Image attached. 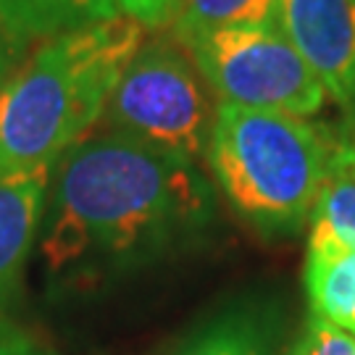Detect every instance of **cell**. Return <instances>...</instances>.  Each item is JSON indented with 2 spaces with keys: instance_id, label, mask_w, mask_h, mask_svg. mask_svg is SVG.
I'll list each match as a JSON object with an SVG mask.
<instances>
[{
  "instance_id": "cell-1",
  "label": "cell",
  "mask_w": 355,
  "mask_h": 355,
  "mask_svg": "<svg viewBox=\"0 0 355 355\" xmlns=\"http://www.w3.org/2000/svg\"><path fill=\"white\" fill-rule=\"evenodd\" d=\"M214 216V190L192 164L103 132L58 158L40 253L53 274L137 266L190 240Z\"/></svg>"
},
{
  "instance_id": "cell-2",
  "label": "cell",
  "mask_w": 355,
  "mask_h": 355,
  "mask_svg": "<svg viewBox=\"0 0 355 355\" xmlns=\"http://www.w3.org/2000/svg\"><path fill=\"white\" fill-rule=\"evenodd\" d=\"M142 42L124 13L42 40L0 89V171L53 166L87 140Z\"/></svg>"
},
{
  "instance_id": "cell-3",
  "label": "cell",
  "mask_w": 355,
  "mask_h": 355,
  "mask_svg": "<svg viewBox=\"0 0 355 355\" xmlns=\"http://www.w3.org/2000/svg\"><path fill=\"white\" fill-rule=\"evenodd\" d=\"M331 135L303 116L218 103L205 148L229 205L263 234L311 221Z\"/></svg>"
},
{
  "instance_id": "cell-4",
  "label": "cell",
  "mask_w": 355,
  "mask_h": 355,
  "mask_svg": "<svg viewBox=\"0 0 355 355\" xmlns=\"http://www.w3.org/2000/svg\"><path fill=\"white\" fill-rule=\"evenodd\" d=\"M208 85L177 40L142 42L103 111L105 132L184 164L205 158L216 108Z\"/></svg>"
},
{
  "instance_id": "cell-5",
  "label": "cell",
  "mask_w": 355,
  "mask_h": 355,
  "mask_svg": "<svg viewBox=\"0 0 355 355\" xmlns=\"http://www.w3.org/2000/svg\"><path fill=\"white\" fill-rule=\"evenodd\" d=\"M218 103L282 114H318L327 89L279 26L218 29L187 45Z\"/></svg>"
},
{
  "instance_id": "cell-6",
  "label": "cell",
  "mask_w": 355,
  "mask_h": 355,
  "mask_svg": "<svg viewBox=\"0 0 355 355\" xmlns=\"http://www.w3.org/2000/svg\"><path fill=\"white\" fill-rule=\"evenodd\" d=\"M274 24L355 127V0H277Z\"/></svg>"
},
{
  "instance_id": "cell-7",
  "label": "cell",
  "mask_w": 355,
  "mask_h": 355,
  "mask_svg": "<svg viewBox=\"0 0 355 355\" xmlns=\"http://www.w3.org/2000/svg\"><path fill=\"white\" fill-rule=\"evenodd\" d=\"M53 166L0 171V324L21 290L26 258L45 214Z\"/></svg>"
},
{
  "instance_id": "cell-8",
  "label": "cell",
  "mask_w": 355,
  "mask_h": 355,
  "mask_svg": "<svg viewBox=\"0 0 355 355\" xmlns=\"http://www.w3.org/2000/svg\"><path fill=\"white\" fill-rule=\"evenodd\" d=\"M305 292L313 316L355 334V242L311 224Z\"/></svg>"
},
{
  "instance_id": "cell-9",
  "label": "cell",
  "mask_w": 355,
  "mask_h": 355,
  "mask_svg": "<svg viewBox=\"0 0 355 355\" xmlns=\"http://www.w3.org/2000/svg\"><path fill=\"white\" fill-rule=\"evenodd\" d=\"M119 16L114 0H0V24L21 45Z\"/></svg>"
},
{
  "instance_id": "cell-10",
  "label": "cell",
  "mask_w": 355,
  "mask_h": 355,
  "mask_svg": "<svg viewBox=\"0 0 355 355\" xmlns=\"http://www.w3.org/2000/svg\"><path fill=\"white\" fill-rule=\"evenodd\" d=\"M343 132L345 135H331L327 171L321 179L311 224L355 242V140L347 129Z\"/></svg>"
},
{
  "instance_id": "cell-11",
  "label": "cell",
  "mask_w": 355,
  "mask_h": 355,
  "mask_svg": "<svg viewBox=\"0 0 355 355\" xmlns=\"http://www.w3.org/2000/svg\"><path fill=\"white\" fill-rule=\"evenodd\" d=\"M277 0H184L171 21V37L192 45L218 29L277 26Z\"/></svg>"
},
{
  "instance_id": "cell-12",
  "label": "cell",
  "mask_w": 355,
  "mask_h": 355,
  "mask_svg": "<svg viewBox=\"0 0 355 355\" xmlns=\"http://www.w3.org/2000/svg\"><path fill=\"white\" fill-rule=\"evenodd\" d=\"M174 355H271V334L258 313L229 311L200 327Z\"/></svg>"
},
{
  "instance_id": "cell-13",
  "label": "cell",
  "mask_w": 355,
  "mask_h": 355,
  "mask_svg": "<svg viewBox=\"0 0 355 355\" xmlns=\"http://www.w3.org/2000/svg\"><path fill=\"white\" fill-rule=\"evenodd\" d=\"M287 355H355V334L311 313L303 334Z\"/></svg>"
},
{
  "instance_id": "cell-14",
  "label": "cell",
  "mask_w": 355,
  "mask_h": 355,
  "mask_svg": "<svg viewBox=\"0 0 355 355\" xmlns=\"http://www.w3.org/2000/svg\"><path fill=\"white\" fill-rule=\"evenodd\" d=\"M119 13L142 26H166L177 19L184 0H114Z\"/></svg>"
},
{
  "instance_id": "cell-15",
  "label": "cell",
  "mask_w": 355,
  "mask_h": 355,
  "mask_svg": "<svg viewBox=\"0 0 355 355\" xmlns=\"http://www.w3.org/2000/svg\"><path fill=\"white\" fill-rule=\"evenodd\" d=\"M21 51H24V45L0 24V89L13 76V71L21 66Z\"/></svg>"
},
{
  "instance_id": "cell-16",
  "label": "cell",
  "mask_w": 355,
  "mask_h": 355,
  "mask_svg": "<svg viewBox=\"0 0 355 355\" xmlns=\"http://www.w3.org/2000/svg\"><path fill=\"white\" fill-rule=\"evenodd\" d=\"M0 355H42L24 340H0Z\"/></svg>"
},
{
  "instance_id": "cell-17",
  "label": "cell",
  "mask_w": 355,
  "mask_h": 355,
  "mask_svg": "<svg viewBox=\"0 0 355 355\" xmlns=\"http://www.w3.org/2000/svg\"><path fill=\"white\" fill-rule=\"evenodd\" d=\"M345 129H347V132L353 135V140H355V127H353V124H347V127H345Z\"/></svg>"
}]
</instances>
